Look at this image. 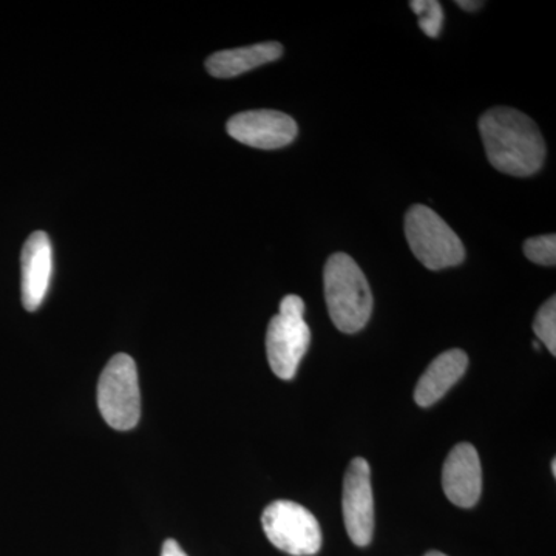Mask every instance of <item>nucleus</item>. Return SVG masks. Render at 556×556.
<instances>
[{
	"label": "nucleus",
	"mask_w": 556,
	"mask_h": 556,
	"mask_svg": "<svg viewBox=\"0 0 556 556\" xmlns=\"http://www.w3.org/2000/svg\"><path fill=\"white\" fill-rule=\"evenodd\" d=\"M486 159L511 177H530L543 167L546 142L529 116L519 110L495 108L479 119Z\"/></svg>",
	"instance_id": "1"
},
{
	"label": "nucleus",
	"mask_w": 556,
	"mask_h": 556,
	"mask_svg": "<svg viewBox=\"0 0 556 556\" xmlns=\"http://www.w3.org/2000/svg\"><path fill=\"white\" fill-rule=\"evenodd\" d=\"M324 283L328 313L336 328L346 334L365 328L372 313V294L357 263L343 252L332 254L325 266Z\"/></svg>",
	"instance_id": "2"
},
{
	"label": "nucleus",
	"mask_w": 556,
	"mask_h": 556,
	"mask_svg": "<svg viewBox=\"0 0 556 556\" xmlns=\"http://www.w3.org/2000/svg\"><path fill=\"white\" fill-rule=\"evenodd\" d=\"M405 236L415 257L428 269L453 268L466 260V248L455 230L426 204L409 207Z\"/></svg>",
	"instance_id": "3"
},
{
	"label": "nucleus",
	"mask_w": 556,
	"mask_h": 556,
	"mask_svg": "<svg viewBox=\"0 0 556 556\" xmlns=\"http://www.w3.org/2000/svg\"><path fill=\"white\" fill-rule=\"evenodd\" d=\"M305 302L299 295H287L280 311L269 321L266 332V353L270 369L277 378L294 379L300 362L311 343V329L305 318Z\"/></svg>",
	"instance_id": "4"
},
{
	"label": "nucleus",
	"mask_w": 556,
	"mask_h": 556,
	"mask_svg": "<svg viewBox=\"0 0 556 556\" xmlns=\"http://www.w3.org/2000/svg\"><path fill=\"white\" fill-rule=\"evenodd\" d=\"M98 407L105 422L115 430L137 427L141 416V393L137 364L129 354L110 358L98 382Z\"/></svg>",
	"instance_id": "5"
},
{
	"label": "nucleus",
	"mask_w": 556,
	"mask_h": 556,
	"mask_svg": "<svg viewBox=\"0 0 556 556\" xmlns=\"http://www.w3.org/2000/svg\"><path fill=\"white\" fill-rule=\"evenodd\" d=\"M263 530L270 543L285 554L313 556L321 547V530L308 508L294 501H274L262 515Z\"/></svg>",
	"instance_id": "6"
},
{
	"label": "nucleus",
	"mask_w": 556,
	"mask_h": 556,
	"mask_svg": "<svg viewBox=\"0 0 556 556\" xmlns=\"http://www.w3.org/2000/svg\"><path fill=\"white\" fill-rule=\"evenodd\" d=\"M342 507L348 536L358 547L368 546L375 535V496L371 470L364 457H356L348 467Z\"/></svg>",
	"instance_id": "7"
},
{
	"label": "nucleus",
	"mask_w": 556,
	"mask_h": 556,
	"mask_svg": "<svg viewBox=\"0 0 556 556\" xmlns=\"http://www.w3.org/2000/svg\"><path fill=\"white\" fill-rule=\"evenodd\" d=\"M228 134L244 146L274 150L291 144L298 138V123L277 110H249L228 121Z\"/></svg>",
	"instance_id": "8"
},
{
	"label": "nucleus",
	"mask_w": 556,
	"mask_h": 556,
	"mask_svg": "<svg viewBox=\"0 0 556 556\" xmlns=\"http://www.w3.org/2000/svg\"><path fill=\"white\" fill-rule=\"evenodd\" d=\"M442 486L450 503L457 507L477 506L482 490L481 460L477 448L467 442L450 452L442 468Z\"/></svg>",
	"instance_id": "9"
},
{
	"label": "nucleus",
	"mask_w": 556,
	"mask_h": 556,
	"mask_svg": "<svg viewBox=\"0 0 556 556\" xmlns=\"http://www.w3.org/2000/svg\"><path fill=\"white\" fill-rule=\"evenodd\" d=\"M22 305L27 311L39 309L49 292L53 273V251L49 236L42 230L31 233L21 255Z\"/></svg>",
	"instance_id": "10"
},
{
	"label": "nucleus",
	"mask_w": 556,
	"mask_h": 556,
	"mask_svg": "<svg viewBox=\"0 0 556 556\" xmlns=\"http://www.w3.org/2000/svg\"><path fill=\"white\" fill-rule=\"evenodd\" d=\"M468 357L463 350H450L439 354L424 372L415 388V401L419 407H431L447 394L450 388L466 375Z\"/></svg>",
	"instance_id": "11"
},
{
	"label": "nucleus",
	"mask_w": 556,
	"mask_h": 556,
	"mask_svg": "<svg viewBox=\"0 0 556 556\" xmlns=\"http://www.w3.org/2000/svg\"><path fill=\"white\" fill-rule=\"evenodd\" d=\"M283 47L278 42H262L236 50L218 51L207 58L208 75L218 79L236 78L243 73L280 60Z\"/></svg>",
	"instance_id": "12"
},
{
	"label": "nucleus",
	"mask_w": 556,
	"mask_h": 556,
	"mask_svg": "<svg viewBox=\"0 0 556 556\" xmlns=\"http://www.w3.org/2000/svg\"><path fill=\"white\" fill-rule=\"evenodd\" d=\"M533 331L541 343L551 351L552 356L556 354V298H551L538 311L533 320Z\"/></svg>",
	"instance_id": "13"
},
{
	"label": "nucleus",
	"mask_w": 556,
	"mask_h": 556,
	"mask_svg": "<svg viewBox=\"0 0 556 556\" xmlns=\"http://www.w3.org/2000/svg\"><path fill=\"white\" fill-rule=\"evenodd\" d=\"M409 7L419 17L420 30L430 38H438L441 35L442 22H444V11L441 3L437 0H413Z\"/></svg>",
	"instance_id": "14"
},
{
	"label": "nucleus",
	"mask_w": 556,
	"mask_h": 556,
	"mask_svg": "<svg viewBox=\"0 0 556 556\" xmlns=\"http://www.w3.org/2000/svg\"><path fill=\"white\" fill-rule=\"evenodd\" d=\"M525 254L530 262L536 265L555 266L556 263V237L555 233L548 236L533 237L526 240Z\"/></svg>",
	"instance_id": "15"
},
{
	"label": "nucleus",
	"mask_w": 556,
	"mask_h": 556,
	"mask_svg": "<svg viewBox=\"0 0 556 556\" xmlns=\"http://www.w3.org/2000/svg\"><path fill=\"white\" fill-rule=\"evenodd\" d=\"M161 556H189L182 551V547L179 546L177 541L167 540L164 541L163 551H161Z\"/></svg>",
	"instance_id": "16"
},
{
	"label": "nucleus",
	"mask_w": 556,
	"mask_h": 556,
	"mask_svg": "<svg viewBox=\"0 0 556 556\" xmlns=\"http://www.w3.org/2000/svg\"><path fill=\"white\" fill-rule=\"evenodd\" d=\"M459 9L466 10V11H477L481 9L482 5H484V2H475V0H457L455 2Z\"/></svg>",
	"instance_id": "17"
},
{
	"label": "nucleus",
	"mask_w": 556,
	"mask_h": 556,
	"mask_svg": "<svg viewBox=\"0 0 556 556\" xmlns=\"http://www.w3.org/2000/svg\"><path fill=\"white\" fill-rule=\"evenodd\" d=\"M424 556H447V555L442 554V552L431 551V552H428V554H426Z\"/></svg>",
	"instance_id": "18"
},
{
	"label": "nucleus",
	"mask_w": 556,
	"mask_h": 556,
	"mask_svg": "<svg viewBox=\"0 0 556 556\" xmlns=\"http://www.w3.org/2000/svg\"><path fill=\"white\" fill-rule=\"evenodd\" d=\"M552 473H554V477H556V460L552 459Z\"/></svg>",
	"instance_id": "19"
},
{
	"label": "nucleus",
	"mask_w": 556,
	"mask_h": 556,
	"mask_svg": "<svg viewBox=\"0 0 556 556\" xmlns=\"http://www.w3.org/2000/svg\"><path fill=\"white\" fill-rule=\"evenodd\" d=\"M533 348H535V350L540 351V342H533Z\"/></svg>",
	"instance_id": "20"
}]
</instances>
